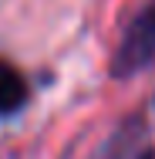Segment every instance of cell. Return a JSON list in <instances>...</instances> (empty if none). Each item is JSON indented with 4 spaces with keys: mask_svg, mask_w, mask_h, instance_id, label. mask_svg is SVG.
Masks as SVG:
<instances>
[{
    "mask_svg": "<svg viewBox=\"0 0 155 159\" xmlns=\"http://www.w3.org/2000/svg\"><path fill=\"white\" fill-rule=\"evenodd\" d=\"M152 61H155V0H145L118 37V48L111 54V75L131 78Z\"/></svg>",
    "mask_w": 155,
    "mask_h": 159,
    "instance_id": "6da1fadb",
    "label": "cell"
},
{
    "mask_svg": "<svg viewBox=\"0 0 155 159\" xmlns=\"http://www.w3.org/2000/svg\"><path fill=\"white\" fill-rule=\"evenodd\" d=\"M27 95H31V88H27L24 75H20L14 64L0 61V119L20 112V108L27 105Z\"/></svg>",
    "mask_w": 155,
    "mask_h": 159,
    "instance_id": "7a4b0ae2",
    "label": "cell"
}]
</instances>
